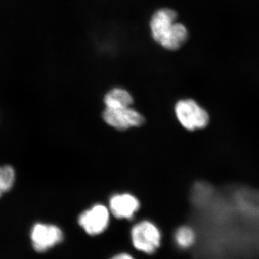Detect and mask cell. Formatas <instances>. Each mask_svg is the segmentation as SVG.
<instances>
[{
	"instance_id": "1",
	"label": "cell",
	"mask_w": 259,
	"mask_h": 259,
	"mask_svg": "<svg viewBox=\"0 0 259 259\" xmlns=\"http://www.w3.org/2000/svg\"><path fill=\"white\" fill-rule=\"evenodd\" d=\"M177 16L175 10L163 8L156 10L150 19L153 40L166 50H178L188 39L187 29L177 21Z\"/></svg>"
},
{
	"instance_id": "2",
	"label": "cell",
	"mask_w": 259,
	"mask_h": 259,
	"mask_svg": "<svg viewBox=\"0 0 259 259\" xmlns=\"http://www.w3.org/2000/svg\"><path fill=\"white\" fill-rule=\"evenodd\" d=\"M175 114L181 125L190 131L204 128L209 122L208 112L192 99H185L177 102Z\"/></svg>"
},
{
	"instance_id": "3",
	"label": "cell",
	"mask_w": 259,
	"mask_h": 259,
	"mask_svg": "<svg viewBox=\"0 0 259 259\" xmlns=\"http://www.w3.org/2000/svg\"><path fill=\"white\" fill-rule=\"evenodd\" d=\"M133 244L144 253H154L161 244V235L157 227L150 221L137 223L131 231Z\"/></svg>"
},
{
	"instance_id": "4",
	"label": "cell",
	"mask_w": 259,
	"mask_h": 259,
	"mask_svg": "<svg viewBox=\"0 0 259 259\" xmlns=\"http://www.w3.org/2000/svg\"><path fill=\"white\" fill-rule=\"evenodd\" d=\"M63 237L60 228L54 225L36 223L30 231L32 248L38 253H44L59 244Z\"/></svg>"
},
{
	"instance_id": "5",
	"label": "cell",
	"mask_w": 259,
	"mask_h": 259,
	"mask_svg": "<svg viewBox=\"0 0 259 259\" xmlns=\"http://www.w3.org/2000/svg\"><path fill=\"white\" fill-rule=\"evenodd\" d=\"M103 119L109 125L117 130L139 127L144 122V117L142 115L131 107L106 108L103 112Z\"/></svg>"
},
{
	"instance_id": "6",
	"label": "cell",
	"mask_w": 259,
	"mask_h": 259,
	"mask_svg": "<svg viewBox=\"0 0 259 259\" xmlns=\"http://www.w3.org/2000/svg\"><path fill=\"white\" fill-rule=\"evenodd\" d=\"M110 212L105 206L96 204L83 212L79 218V223L89 235L100 234L108 226Z\"/></svg>"
},
{
	"instance_id": "7",
	"label": "cell",
	"mask_w": 259,
	"mask_h": 259,
	"mask_svg": "<svg viewBox=\"0 0 259 259\" xmlns=\"http://www.w3.org/2000/svg\"><path fill=\"white\" fill-rule=\"evenodd\" d=\"M139 207V201L132 194H115L110 199V211L119 219H131Z\"/></svg>"
},
{
	"instance_id": "8",
	"label": "cell",
	"mask_w": 259,
	"mask_h": 259,
	"mask_svg": "<svg viewBox=\"0 0 259 259\" xmlns=\"http://www.w3.org/2000/svg\"><path fill=\"white\" fill-rule=\"evenodd\" d=\"M104 101L106 105V108L117 109L131 107L134 100L127 90L115 88L110 90L105 95Z\"/></svg>"
},
{
	"instance_id": "9",
	"label": "cell",
	"mask_w": 259,
	"mask_h": 259,
	"mask_svg": "<svg viewBox=\"0 0 259 259\" xmlns=\"http://www.w3.org/2000/svg\"><path fill=\"white\" fill-rule=\"evenodd\" d=\"M175 242L181 248H190L196 241L195 232L189 226H182L175 235Z\"/></svg>"
},
{
	"instance_id": "10",
	"label": "cell",
	"mask_w": 259,
	"mask_h": 259,
	"mask_svg": "<svg viewBox=\"0 0 259 259\" xmlns=\"http://www.w3.org/2000/svg\"><path fill=\"white\" fill-rule=\"evenodd\" d=\"M15 180V172L13 167L0 166V197L11 190Z\"/></svg>"
},
{
	"instance_id": "11",
	"label": "cell",
	"mask_w": 259,
	"mask_h": 259,
	"mask_svg": "<svg viewBox=\"0 0 259 259\" xmlns=\"http://www.w3.org/2000/svg\"><path fill=\"white\" fill-rule=\"evenodd\" d=\"M110 259H134L132 255L127 254V253H120L115 255Z\"/></svg>"
}]
</instances>
